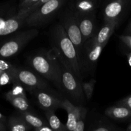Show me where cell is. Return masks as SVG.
Wrapping results in <instances>:
<instances>
[{
  "label": "cell",
  "mask_w": 131,
  "mask_h": 131,
  "mask_svg": "<svg viewBox=\"0 0 131 131\" xmlns=\"http://www.w3.org/2000/svg\"><path fill=\"white\" fill-rule=\"evenodd\" d=\"M52 47L56 49L71 68L78 79L81 78V67L76 48L68 37L61 24H58L51 31Z\"/></svg>",
  "instance_id": "cell-1"
},
{
  "label": "cell",
  "mask_w": 131,
  "mask_h": 131,
  "mask_svg": "<svg viewBox=\"0 0 131 131\" xmlns=\"http://www.w3.org/2000/svg\"><path fill=\"white\" fill-rule=\"evenodd\" d=\"M29 62V65L36 72L61 89L60 62L53 47L47 52H40L31 56Z\"/></svg>",
  "instance_id": "cell-2"
},
{
  "label": "cell",
  "mask_w": 131,
  "mask_h": 131,
  "mask_svg": "<svg viewBox=\"0 0 131 131\" xmlns=\"http://www.w3.org/2000/svg\"><path fill=\"white\" fill-rule=\"evenodd\" d=\"M54 48V47H53ZM60 62L61 70V87L72 99L77 102H83L84 97L82 85L79 79L75 76L69 64L59 54L55 48Z\"/></svg>",
  "instance_id": "cell-3"
},
{
  "label": "cell",
  "mask_w": 131,
  "mask_h": 131,
  "mask_svg": "<svg viewBox=\"0 0 131 131\" xmlns=\"http://www.w3.org/2000/svg\"><path fill=\"white\" fill-rule=\"evenodd\" d=\"M38 34V31L36 29H28L17 33L0 46V57L9 58L17 54Z\"/></svg>",
  "instance_id": "cell-4"
},
{
  "label": "cell",
  "mask_w": 131,
  "mask_h": 131,
  "mask_svg": "<svg viewBox=\"0 0 131 131\" xmlns=\"http://www.w3.org/2000/svg\"><path fill=\"white\" fill-rule=\"evenodd\" d=\"M64 1L65 0H49L29 14L25 19L24 23L30 27L44 24L56 14Z\"/></svg>",
  "instance_id": "cell-5"
},
{
  "label": "cell",
  "mask_w": 131,
  "mask_h": 131,
  "mask_svg": "<svg viewBox=\"0 0 131 131\" xmlns=\"http://www.w3.org/2000/svg\"><path fill=\"white\" fill-rule=\"evenodd\" d=\"M61 24L78 51L79 59L83 47V40L78 24V17L74 11L65 13ZM80 63V62H79Z\"/></svg>",
  "instance_id": "cell-6"
},
{
  "label": "cell",
  "mask_w": 131,
  "mask_h": 131,
  "mask_svg": "<svg viewBox=\"0 0 131 131\" xmlns=\"http://www.w3.org/2000/svg\"><path fill=\"white\" fill-rule=\"evenodd\" d=\"M12 76L15 83L18 82L31 90L47 88V84L42 78L27 69L15 67Z\"/></svg>",
  "instance_id": "cell-7"
},
{
  "label": "cell",
  "mask_w": 131,
  "mask_h": 131,
  "mask_svg": "<svg viewBox=\"0 0 131 131\" xmlns=\"http://www.w3.org/2000/svg\"><path fill=\"white\" fill-rule=\"evenodd\" d=\"M32 93L36 97L40 106L45 111H55L61 107L62 99L47 93L43 89H33Z\"/></svg>",
  "instance_id": "cell-8"
},
{
  "label": "cell",
  "mask_w": 131,
  "mask_h": 131,
  "mask_svg": "<svg viewBox=\"0 0 131 131\" xmlns=\"http://www.w3.org/2000/svg\"><path fill=\"white\" fill-rule=\"evenodd\" d=\"M129 0H111L104 8L105 23L119 21L120 16L125 10Z\"/></svg>",
  "instance_id": "cell-9"
},
{
  "label": "cell",
  "mask_w": 131,
  "mask_h": 131,
  "mask_svg": "<svg viewBox=\"0 0 131 131\" xmlns=\"http://www.w3.org/2000/svg\"><path fill=\"white\" fill-rule=\"evenodd\" d=\"M76 15L84 43L92 38L96 33L95 13L87 15Z\"/></svg>",
  "instance_id": "cell-10"
},
{
  "label": "cell",
  "mask_w": 131,
  "mask_h": 131,
  "mask_svg": "<svg viewBox=\"0 0 131 131\" xmlns=\"http://www.w3.org/2000/svg\"><path fill=\"white\" fill-rule=\"evenodd\" d=\"M106 44L107 43L97 44L92 42L91 39L84 42L82 50L84 49L85 56V59L84 60L86 61L87 64L89 65H93L97 63L102 53V50Z\"/></svg>",
  "instance_id": "cell-11"
},
{
  "label": "cell",
  "mask_w": 131,
  "mask_h": 131,
  "mask_svg": "<svg viewBox=\"0 0 131 131\" xmlns=\"http://www.w3.org/2000/svg\"><path fill=\"white\" fill-rule=\"evenodd\" d=\"M118 23V21L105 23L104 25L90 39L92 42L97 44L107 43V42L113 33Z\"/></svg>",
  "instance_id": "cell-12"
},
{
  "label": "cell",
  "mask_w": 131,
  "mask_h": 131,
  "mask_svg": "<svg viewBox=\"0 0 131 131\" xmlns=\"http://www.w3.org/2000/svg\"><path fill=\"white\" fill-rule=\"evenodd\" d=\"M61 107L67 112L68 120L66 126L68 130L74 131L79 113V106H75L68 99H63L62 100Z\"/></svg>",
  "instance_id": "cell-13"
},
{
  "label": "cell",
  "mask_w": 131,
  "mask_h": 131,
  "mask_svg": "<svg viewBox=\"0 0 131 131\" xmlns=\"http://www.w3.org/2000/svg\"><path fill=\"white\" fill-rule=\"evenodd\" d=\"M25 18L16 15L13 17L4 21L3 24L0 28V36L6 35L17 30L24 24Z\"/></svg>",
  "instance_id": "cell-14"
},
{
  "label": "cell",
  "mask_w": 131,
  "mask_h": 131,
  "mask_svg": "<svg viewBox=\"0 0 131 131\" xmlns=\"http://www.w3.org/2000/svg\"><path fill=\"white\" fill-rule=\"evenodd\" d=\"M106 116L116 120H125L131 118V110L122 105L108 107L105 111Z\"/></svg>",
  "instance_id": "cell-15"
},
{
  "label": "cell",
  "mask_w": 131,
  "mask_h": 131,
  "mask_svg": "<svg viewBox=\"0 0 131 131\" xmlns=\"http://www.w3.org/2000/svg\"><path fill=\"white\" fill-rule=\"evenodd\" d=\"M95 0H77L73 11L78 15H87L95 13Z\"/></svg>",
  "instance_id": "cell-16"
},
{
  "label": "cell",
  "mask_w": 131,
  "mask_h": 131,
  "mask_svg": "<svg viewBox=\"0 0 131 131\" xmlns=\"http://www.w3.org/2000/svg\"><path fill=\"white\" fill-rule=\"evenodd\" d=\"M6 99L13 106L19 110V111H30L31 106L26 97L19 95H14L9 92L6 94Z\"/></svg>",
  "instance_id": "cell-17"
},
{
  "label": "cell",
  "mask_w": 131,
  "mask_h": 131,
  "mask_svg": "<svg viewBox=\"0 0 131 131\" xmlns=\"http://www.w3.org/2000/svg\"><path fill=\"white\" fill-rule=\"evenodd\" d=\"M8 127L12 131H28L32 129V127L20 115L10 116L8 121Z\"/></svg>",
  "instance_id": "cell-18"
},
{
  "label": "cell",
  "mask_w": 131,
  "mask_h": 131,
  "mask_svg": "<svg viewBox=\"0 0 131 131\" xmlns=\"http://www.w3.org/2000/svg\"><path fill=\"white\" fill-rule=\"evenodd\" d=\"M19 115L23 118L24 120L32 127L34 129H38L44 125H49L48 123L45 122L38 116H36L34 114L30 112V111H19Z\"/></svg>",
  "instance_id": "cell-19"
},
{
  "label": "cell",
  "mask_w": 131,
  "mask_h": 131,
  "mask_svg": "<svg viewBox=\"0 0 131 131\" xmlns=\"http://www.w3.org/2000/svg\"><path fill=\"white\" fill-rule=\"evenodd\" d=\"M45 115L46 116L49 125L53 131L68 130L66 125H64L61 123L60 119L55 114L54 111L47 110L45 111Z\"/></svg>",
  "instance_id": "cell-20"
},
{
  "label": "cell",
  "mask_w": 131,
  "mask_h": 131,
  "mask_svg": "<svg viewBox=\"0 0 131 131\" xmlns=\"http://www.w3.org/2000/svg\"><path fill=\"white\" fill-rule=\"evenodd\" d=\"M49 0H38L36 3H35L34 4H33L32 5L29 6V7L26 8L24 9V10H19L18 14L17 15H20V16L24 17V18H26L28 15L30 14H31L33 11L36 10L37 9H38V8L40 7L42 5H43V4H45L46 3H47V1H49Z\"/></svg>",
  "instance_id": "cell-21"
},
{
  "label": "cell",
  "mask_w": 131,
  "mask_h": 131,
  "mask_svg": "<svg viewBox=\"0 0 131 131\" xmlns=\"http://www.w3.org/2000/svg\"><path fill=\"white\" fill-rule=\"evenodd\" d=\"M87 110L83 106H79V111L77 119L76 125L74 131H84V120L86 116Z\"/></svg>",
  "instance_id": "cell-22"
},
{
  "label": "cell",
  "mask_w": 131,
  "mask_h": 131,
  "mask_svg": "<svg viewBox=\"0 0 131 131\" xmlns=\"http://www.w3.org/2000/svg\"><path fill=\"white\" fill-rule=\"evenodd\" d=\"M95 83L96 81L94 79H92L90 80L88 82H85V83H83L81 84L82 88H83V92H84V97H86V99L88 101H89V100L92 99Z\"/></svg>",
  "instance_id": "cell-23"
},
{
  "label": "cell",
  "mask_w": 131,
  "mask_h": 131,
  "mask_svg": "<svg viewBox=\"0 0 131 131\" xmlns=\"http://www.w3.org/2000/svg\"><path fill=\"white\" fill-rule=\"evenodd\" d=\"M12 82L15 83V80L11 74L3 70H0V85H6Z\"/></svg>",
  "instance_id": "cell-24"
},
{
  "label": "cell",
  "mask_w": 131,
  "mask_h": 131,
  "mask_svg": "<svg viewBox=\"0 0 131 131\" xmlns=\"http://www.w3.org/2000/svg\"><path fill=\"white\" fill-rule=\"evenodd\" d=\"M15 69V67L12 65L8 61H6V60H2L0 59V70H3V71L9 73L12 76L13 72H14V70ZM13 77V76H12Z\"/></svg>",
  "instance_id": "cell-25"
},
{
  "label": "cell",
  "mask_w": 131,
  "mask_h": 131,
  "mask_svg": "<svg viewBox=\"0 0 131 131\" xmlns=\"http://www.w3.org/2000/svg\"><path fill=\"white\" fill-rule=\"evenodd\" d=\"M115 130L116 129L114 128L113 125L102 122H99V124L96 125L95 127L92 129V130L93 131H111Z\"/></svg>",
  "instance_id": "cell-26"
},
{
  "label": "cell",
  "mask_w": 131,
  "mask_h": 131,
  "mask_svg": "<svg viewBox=\"0 0 131 131\" xmlns=\"http://www.w3.org/2000/svg\"><path fill=\"white\" fill-rule=\"evenodd\" d=\"M38 0H22V1H20V4L19 5V11L29 7V6L34 4Z\"/></svg>",
  "instance_id": "cell-27"
},
{
  "label": "cell",
  "mask_w": 131,
  "mask_h": 131,
  "mask_svg": "<svg viewBox=\"0 0 131 131\" xmlns=\"http://www.w3.org/2000/svg\"><path fill=\"white\" fill-rule=\"evenodd\" d=\"M118 104L125 106V107H127L128 109L131 110V95H130L127 96L125 98L123 99L120 101H119L118 102Z\"/></svg>",
  "instance_id": "cell-28"
},
{
  "label": "cell",
  "mask_w": 131,
  "mask_h": 131,
  "mask_svg": "<svg viewBox=\"0 0 131 131\" xmlns=\"http://www.w3.org/2000/svg\"><path fill=\"white\" fill-rule=\"evenodd\" d=\"M119 38L130 49L131 51V35H120Z\"/></svg>",
  "instance_id": "cell-29"
},
{
  "label": "cell",
  "mask_w": 131,
  "mask_h": 131,
  "mask_svg": "<svg viewBox=\"0 0 131 131\" xmlns=\"http://www.w3.org/2000/svg\"><path fill=\"white\" fill-rule=\"evenodd\" d=\"M35 130H36V131H53V130H52V129L50 127V126L49 125L42 126V127H41L38 128V129H35Z\"/></svg>",
  "instance_id": "cell-30"
},
{
  "label": "cell",
  "mask_w": 131,
  "mask_h": 131,
  "mask_svg": "<svg viewBox=\"0 0 131 131\" xmlns=\"http://www.w3.org/2000/svg\"><path fill=\"white\" fill-rule=\"evenodd\" d=\"M6 130V128H5V125H4V123L3 122L0 121V131H4Z\"/></svg>",
  "instance_id": "cell-31"
},
{
  "label": "cell",
  "mask_w": 131,
  "mask_h": 131,
  "mask_svg": "<svg viewBox=\"0 0 131 131\" xmlns=\"http://www.w3.org/2000/svg\"><path fill=\"white\" fill-rule=\"evenodd\" d=\"M127 60H128V63H129V65L131 67V52H129L127 54Z\"/></svg>",
  "instance_id": "cell-32"
},
{
  "label": "cell",
  "mask_w": 131,
  "mask_h": 131,
  "mask_svg": "<svg viewBox=\"0 0 131 131\" xmlns=\"http://www.w3.org/2000/svg\"><path fill=\"white\" fill-rule=\"evenodd\" d=\"M0 121L3 122V123L5 122V117L1 113H0Z\"/></svg>",
  "instance_id": "cell-33"
},
{
  "label": "cell",
  "mask_w": 131,
  "mask_h": 131,
  "mask_svg": "<svg viewBox=\"0 0 131 131\" xmlns=\"http://www.w3.org/2000/svg\"><path fill=\"white\" fill-rule=\"evenodd\" d=\"M128 33H129V35H131V23H130V25H129V28H128Z\"/></svg>",
  "instance_id": "cell-34"
},
{
  "label": "cell",
  "mask_w": 131,
  "mask_h": 131,
  "mask_svg": "<svg viewBox=\"0 0 131 131\" xmlns=\"http://www.w3.org/2000/svg\"><path fill=\"white\" fill-rule=\"evenodd\" d=\"M3 23H4L3 20L2 19H1V18H0V28H1V26H2L3 24Z\"/></svg>",
  "instance_id": "cell-35"
},
{
  "label": "cell",
  "mask_w": 131,
  "mask_h": 131,
  "mask_svg": "<svg viewBox=\"0 0 131 131\" xmlns=\"http://www.w3.org/2000/svg\"><path fill=\"white\" fill-rule=\"evenodd\" d=\"M127 130L128 131H131V124L129 125V126H128V127H127Z\"/></svg>",
  "instance_id": "cell-36"
},
{
  "label": "cell",
  "mask_w": 131,
  "mask_h": 131,
  "mask_svg": "<svg viewBox=\"0 0 131 131\" xmlns=\"http://www.w3.org/2000/svg\"><path fill=\"white\" fill-rule=\"evenodd\" d=\"M20 1H22V0H20Z\"/></svg>",
  "instance_id": "cell-37"
}]
</instances>
